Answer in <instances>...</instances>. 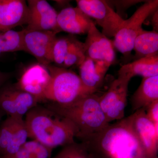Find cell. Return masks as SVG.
<instances>
[{
  "label": "cell",
  "instance_id": "obj_1",
  "mask_svg": "<svg viewBox=\"0 0 158 158\" xmlns=\"http://www.w3.org/2000/svg\"><path fill=\"white\" fill-rule=\"evenodd\" d=\"M81 141L93 158H146L128 117Z\"/></svg>",
  "mask_w": 158,
  "mask_h": 158
},
{
  "label": "cell",
  "instance_id": "obj_2",
  "mask_svg": "<svg viewBox=\"0 0 158 158\" xmlns=\"http://www.w3.org/2000/svg\"><path fill=\"white\" fill-rule=\"evenodd\" d=\"M24 120L29 138L52 149L75 142L78 131L74 124L46 107L32 108Z\"/></svg>",
  "mask_w": 158,
  "mask_h": 158
},
{
  "label": "cell",
  "instance_id": "obj_3",
  "mask_svg": "<svg viewBox=\"0 0 158 158\" xmlns=\"http://www.w3.org/2000/svg\"><path fill=\"white\" fill-rule=\"evenodd\" d=\"M46 107L71 121L77 129V138L81 141L99 132L110 123L101 107L99 97L94 93L69 105L51 102Z\"/></svg>",
  "mask_w": 158,
  "mask_h": 158
},
{
  "label": "cell",
  "instance_id": "obj_4",
  "mask_svg": "<svg viewBox=\"0 0 158 158\" xmlns=\"http://www.w3.org/2000/svg\"><path fill=\"white\" fill-rule=\"evenodd\" d=\"M51 81L44 94L45 101L60 105L73 103L86 95L94 93L87 88L80 76L67 69L46 66Z\"/></svg>",
  "mask_w": 158,
  "mask_h": 158
},
{
  "label": "cell",
  "instance_id": "obj_5",
  "mask_svg": "<svg viewBox=\"0 0 158 158\" xmlns=\"http://www.w3.org/2000/svg\"><path fill=\"white\" fill-rule=\"evenodd\" d=\"M158 7L157 0L147 1L128 19L124 20L113 41L114 47L124 57L129 56L135 39L142 29V24Z\"/></svg>",
  "mask_w": 158,
  "mask_h": 158
},
{
  "label": "cell",
  "instance_id": "obj_6",
  "mask_svg": "<svg viewBox=\"0 0 158 158\" xmlns=\"http://www.w3.org/2000/svg\"><path fill=\"white\" fill-rule=\"evenodd\" d=\"M77 7L89 17L95 19L107 37H114L124 19L103 0H77Z\"/></svg>",
  "mask_w": 158,
  "mask_h": 158
},
{
  "label": "cell",
  "instance_id": "obj_7",
  "mask_svg": "<svg viewBox=\"0 0 158 158\" xmlns=\"http://www.w3.org/2000/svg\"><path fill=\"white\" fill-rule=\"evenodd\" d=\"M130 80L118 77L112 82L106 92L99 97V102L108 122L124 118Z\"/></svg>",
  "mask_w": 158,
  "mask_h": 158
},
{
  "label": "cell",
  "instance_id": "obj_8",
  "mask_svg": "<svg viewBox=\"0 0 158 158\" xmlns=\"http://www.w3.org/2000/svg\"><path fill=\"white\" fill-rule=\"evenodd\" d=\"M57 33L52 31L23 30V51L35 57L46 66L52 63V52Z\"/></svg>",
  "mask_w": 158,
  "mask_h": 158
},
{
  "label": "cell",
  "instance_id": "obj_9",
  "mask_svg": "<svg viewBox=\"0 0 158 158\" xmlns=\"http://www.w3.org/2000/svg\"><path fill=\"white\" fill-rule=\"evenodd\" d=\"M39 102L35 97L14 85L6 84L0 89V110L9 116L23 118Z\"/></svg>",
  "mask_w": 158,
  "mask_h": 158
},
{
  "label": "cell",
  "instance_id": "obj_10",
  "mask_svg": "<svg viewBox=\"0 0 158 158\" xmlns=\"http://www.w3.org/2000/svg\"><path fill=\"white\" fill-rule=\"evenodd\" d=\"M146 158H158V128L141 109L128 117Z\"/></svg>",
  "mask_w": 158,
  "mask_h": 158
},
{
  "label": "cell",
  "instance_id": "obj_11",
  "mask_svg": "<svg viewBox=\"0 0 158 158\" xmlns=\"http://www.w3.org/2000/svg\"><path fill=\"white\" fill-rule=\"evenodd\" d=\"M50 81V73L46 66L38 63L25 69L14 85L20 90L35 97L40 102L45 101L44 94Z\"/></svg>",
  "mask_w": 158,
  "mask_h": 158
},
{
  "label": "cell",
  "instance_id": "obj_12",
  "mask_svg": "<svg viewBox=\"0 0 158 158\" xmlns=\"http://www.w3.org/2000/svg\"><path fill=\"white\" fill-rule=\"evenodd\" d=\"M29 18L26 29L52 31L58 34V13L45 0H29L27 2Z\"/></svg>",
  "mask_w": 158,
  "mask_h": 158
},
{
  "label": "cell",
  "instance_id": "obj_13",
  "mask_svg": "<svg viewBox=\"0 0 158 158\" xmlns=\"http://www.w3.org/2000/svg\"><path fill=\"white\" fill-rule=\"evenodd\" d=\"M85 44L86 56L112 65L116 60L113 41L100 32L92 22Z\"/></svg>",
  "mask_w": 158,
  "mask_h": 158
},
{
  "label": "cell",
  "instance_id": "obj_14",
  "mask_svg": "<svg viewBox=\"0 0 158 158\" xmlns=\"http://www.w3.org/2000/svg\"><path fill=\"white\" fill-rule=\"evenodd\" d=\"M29 9L23 0H0V31L27 25Z\"/></svg>",
  "mask_w": 158,
  "mask_h": 158
},
{
  "label": "cell",
  "instance_id": "obj_15",
  "mask_svg": "<svg viewBox=\"0 0 158 158\" xmlns=\"http://www.w3.org/2000/svg\"><path fill=\"white\" fill-rule=\"evenodd\" d=\"M93 21L79 8L67 7L62 9L57 18L58 32L83 35L88 34Z\"/></svg>",
  "mask_w": 158,
  "mask_h": 158
},
{
  "label": "cell",
  "instance_id": "obj_16",
  "mask_svg": "<svg viewBox=\"0 0 158 158\" xmlns=\"http://www.w3.org/2000/svg\"><path fill=\"white\" fill-rule=\"evenodd\" d=\"M110 66L107 62L94 60L86 56L79 66V76L84 85L95 93L102 84Z\"/></svg>",
  "mask_w": 158,
  "mask_h": 158
},
{
  "label": "cell",
  "instance_id": "obj_17",
  "mask_svg": "<svg viewBox=\"0 0 158 158\" xmlns=\"http://www.w3.org/2000/svg\"><path fill=\"white\" fill-rule=\"evenodd\" d=\"M158 100V75L143 78L131 97V103L134 111L144 109Z\"/></svg>",
  "mask_w": 158,
  "mask_h": 158
},
{
  "label": "cell",
  "instance_id": "obj_18",
  "mask_svg": "<svg viewBox=\"0 0 158 158\" xmlns=\"http://www.w3.org/2000/svg\"><path fill=\"white\" fill-rule=\"evenodd\" d=\"M158 75V55L136 59L121 66L118 76L131 80L133 77L141 76L143 78Z\"/></svg>",
  "mask_w": 158,
  "mask_h": 158
},
{
  "label": "cell",
  "instance_id": "obj_19",
  "mask_svg": "<svg viewBox=\"0 0 158 158\" xmlns=\"http://www.w3.org/2000/svg\"><path fill=\"white\" fill-rule=\"evenodd\" d=\"M133 50L135 52V60L158 55V32L141 29L135 39Z\"/></svg>",
  "mask_w": 158,
  "mask_h": 158
},
{
  "label": "cell",
  "instance_id": "obj_20",
  "mask_svg": "<svg viewBox=\"0 0 158 158\" xmlns=\"http://www.w3.org/2000/svg\"><path fill=\"white\" fill-rule=\"evenodd\" d=\"M29 138L25 120L16 117L14 132L10 144L1 158H11L22 148Z\"/></svg>",
  "mask_w": 158,
  "mask_h": 158
},
{
  "label": "cell",
  "instance_id": "obj_21",
  "mask_svg": "<svg viewBox=\"0 0 158 158\" xmlns=\"http://www.w3.org/2000/svg\"><path fill=\"white\" fill-rule=\"evenodd\" d=\"M78 40L73 36L56 37L52 52V62L56 66L62 67L65 57Z\"/></svg>",
  "mask_w": 158,
  "mask_h": 158
},
{
  "label": "cell",
  "instance_id": "obj_22",
  "mask_svg": "<svg viewBox=\"0 0 158 158\" xmlns=\"http://www.w3.org/2000/svg\"><path fill=\"white\" fill-rule=\"evenodd\" d=\"M23 30L0 31V52L23 51Z\"/></svg>",
  "mask_w": 158,
  "mask_h": 158
},
{
  "label": "cell",
  "instance_id": "obj_23",
  "mask_svg": "<svg viewBox=\"0 0 158 158\" xmlns=\"http://www.w3.org/2000/svg\"><path fill=\"white\" fill-rule=\"evenodd\" d=\"M16 117L8 116L0 126V158L4 154L11 142Z\"/></svg>",
  "mask_w": 158,
  "mask_h": 158
},
{
  "label": "cell",
  "instance_id": "obj_24",
  "mask_svg": "<svg viewBox=\"0 0 158 158\" xmlns=\"http://www.w3.org/2000/svg\"><path fill=\"white\" fill-rule=\"evenodd\" d=\"M53 158H93L84 144L76 142L64 146Z\"/></svg>",
  "mask_w": 158,
  "mask_h": 158
},
{
  "label": "cell",
  "instance_id": "obj_25",
  "mask_svg": "<svg viewBox=\"0 0 158 158\" xmlns=\"http://www.w3.org/2000/svg\"><path fill=\"white\" fill-rule=\"evenodd\" d=\"M34 158H50L52 149L37 140L27 141L23 147Z\"/></svg>",
  "mask_w": 158,
  "mask_h": 158
},
{
  "label": "cell",
  "instance_id": "obj_26",
  "mask_svg": "<svg viewBox=\"0 0 158 158\" xmlns=\"http://www.w3.org/2000/svg\"><path fill=\"white\" fill-rule=\"evenodd\" d=\"M145 113L148 118L158 128V100L148 107Z\"/></svg>",
  "mask_w": 158,
  "mask_h": 158
},
{
  "label": "cell",
  "instance_id": "obj_27",
  "mask_svg": "<svg viewBox=\"0 0 158 158\" xmlns=\"http://www.w3.org/2000/svg\"><path fill=\"white\" fill-rule=\"evenodd\" d=\"M140 2V1H113V3L115 4L116 8L118 9V12L120 9H122L124 11V9H127Z\"/></svg>",
  "mask_w": 158,
  "mask_h": 158
},
{
  "label": "cell",
  "instance_id": "obj_28",
  "mask_svg": "<svg viewBox=\"0 0 158 158\" xmlns=\"http://www.w3.org/2000/svg\"><path fill=\"white\" fill-rule=\"evenodd\" d=\"M11 158H34L29 153L22 147Z\"/></svg>",
  "mask_w": 158,
  "mask_h": 158
},
{
  "label": "cell",
  "instance_id": "obj_29",
  "mask_svg": "<svg viewBox=\"0 0 158 158\" xmlns=\"http://www.w3.org/2000/svg\"><path fill=\"white\" fill-rule=\"evenodd\" d=\"M11 76V73L0 71V89L6 85Z\"/></svg>",
  "mask_w": 158,
  "mask_h": 158
},
{
  "label": "cell",
  "instance_id": "obj_30",
  "mask_svg": "<svg viewBox=\"0 0 158 158\" xmlns=\"http://www.w3.org/2000/svg\"><path fill=\"white\" fill-rule=\"evenodd\" d=\"M158 9L156 10L152 13L153 17L152 19V23L153 27V31L158 32Z\"/></svg>",
  "mask_w": 158,
  "mask_h": 158
},
{
  "label": "cell",
  "instance_id": "obj_31",
  "mask_svg": "<svg viewBox=\"0 0 158 158\" xmlns=\"http://www.w3.org/2000/svg\"><path fill=\"white\" fill-rule=\"evenodd\" d=\"M1 53H1V52H0V55H1Z\"/></svg>",
  "mask_w": 158,
  "mask_h": 158
},
{
  "label": "cell",
  "instance_id": "obj_32",
  "mask_svg": "<svg viewBox=\"0 0 158 158\" xmlns=\"http://www.w3.org/2000/svg\"><path fill=\"white\" fill-rule=\"evenodd\" d=\"M0 119H1V118H0Z\"/></svg>",
  "mask_w": 158,
  "mask_h": 158
}]
</instances>
